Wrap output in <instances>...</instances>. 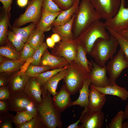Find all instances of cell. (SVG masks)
<instances>
[{
    "label": "cell",
    "instance_id": "cell-11",
    "mask_svg": "<svg viewBox=\"0 0 128 128\" xmlns=\"http://www.w3.org/2000/svg\"><path fill=\"white\" fill-rule=\"evenodd\" d=\"M125 0H121L120 5L116 15L104 23L106 27L117 32L128 29V6L125 7Z\"/></svg>",
    "mask_w": 128,
    "mask_h": 128
},
{
    "label": "cell",
    "instance_id": "cell-15",
    "mask_svg": "<svg viewBox=\"0 0 128 128\" xmlns=\"http://www.w3.org/2000/svg\"><path fill=\"white\" fill-rule=\"evenodd\" d=\"M71 95L64 84L61 87L59 91L52 98L55 107L60 112L64 111L68 107L72 106Z\"/></svg>",
    "mask_w": 128,
    "mask_h": 128
},
{
    "label": "cell",
    "instance_id": "cell-17",
    "mask_svg": "<svg viewBox=\"0 0 128 128\" xmlns=\"http://www.w3.org/2000/svg\"><path fill=\"white\" fill-rule=\"evenodd\" d=\"M23 91L37 104L41 102V87L34 77H30Z\"/></svg>",
    "mask_w": 128,
    "mask_h": 128
},
{
    "label": "cell",
    "instance_id": "cell-48",
    "mask_svg": "<svg viewBox=\"0 0 128 128\" xmlns=\"http://www.w3.org/2000/svg\"><path fill=\"white\" fill-rule=\"evenodd\" d=\"M50 37L55 43H58L61 40L60 36L57 33H53L51 35Z\"/></svg>",
    "mask_w": 128,
    "mask_h": 128
},
{
    "label": "cell",
    "instance_id": "cell-30",
    "mask_svg": "<svg viewBox=\"0 0 128 128\" xmlns=\"http://www.w3.org/2000/svg\"><path fill=\"white\" fill-rule=\"evenodd\" d=\"M10 15L5 12L0 20V43L2 44L5 42L7 38L8 27L10 25L9 23Z\"/></svg>",
    "mask_w": 128,
    "mask_h": 128
},
{
    "label": "cell",
    "instance_id": "cell-23",
    "mask_svg": "<svg viewBox=\"0 0 128 128\" xmlns=\"http://www.w3.org/2000/svg\"><path fill=\"white\" fill-rule=\"evenodd\" d=\"M75 15V14H74L71 19L66 23L60 25L53 27L52 29L53 33L59 35L61 40H73L72 28Z\"/></svg>",
    "mask_w": 128,
    "mask_h": 128
},
{
    "label": "cell",
    "instance_id": "cell-10",
    "mask_svg": "<svg viewBox=\"0 0 128 128\" xmlns=\"http://www.w3.org/2000/svg\"><path fill=\"white\" fill-rule=\"evenodd\" d=\"M77 43L75 40H61L57 43L51 50L54 56L63 57L70 63L75 59Z\"/></svg>",
    "mask_w": 128,
    "mask_h": 128
},
{
    "label": "cell",
    "instance_id": "cell-20",
    "mask_svg": "<svg viewBox=\"0 0 128 128\" xmlns=\"http://www.w3.org/2000/svg\"><path fill=\"white\" fill-rule=\"evenodd\" d=\"M69 64L65 69L51 77L42 86L44 89L50 93L53 97L55 96L58 93L56 91V90L59 82L63 79L67 74Z\"/></svg>",
    "mask_w": 128,
    "mask_h": 128
},
{
    "label": "cell",
    "instance_id": "cell-13",
    "mask_svg": "<svg viewBox=\"0 0 128 128\" xmlns=\"http://www.w3.org/2000/svg\"><path fill=\"white\" fill-rule=\"evenodd\" d=\"M92 66L88 73L91 83L95 86L104 87L110 85L109 78L107 77L106 67H102L91 60Z\"/></svg>",
    "mask_w": 128,
    "mask_h": 128
},
{
    "label": "cell",
    "instance_id": "cell-53",
    "mask_svg": "<svg viewBox=\"0 0 128 128\" xmlns=\"http://www.w3.org/2000/svg\"><path fill=\"white\" fill-rule=\"evenodd\" d=\"M117 32L120 35L128 38V29Z\"/></svg>",
    "mask_w": 128,
    "mask_h": 128
},
{
    "label": "cell",
    "instance_id": "cell-25",
    "mask_svg": "<svg viewBox=\"0 0 128 128\" xmlns=\"http://www.w3.org/2000/svg\"><path fill=\"white\" fill-rule=\"evenodd\" d=\"M77 43V55L74 61L81 65L89 73L92 64L91 62L88 61L87 57L86 55L87 54V50L81 43L79 42Z\"/></svg>",
    "mask_w": 128,
    "mask_h": 128
},
{
    "label": "cell",
    "instance_id": "cell-21",
    "mask_svg": "<svg viewBox=\"0 0 128 128\" xmlns=\"http://www.w3.org/2000/svg\"><path fill=\"white\" fill-rule=\"evenodd\" d=\"M80 1V0H74L73 4L71 7L64 10L60 14L53 22V27L62 25L69 22L73 15L77 12Z\"/></svg>",
    "mask_w": 128,
    "mask_h": 128
},
{
    "label": "cell",
    "instance_id": "cell-5",
    "mask_svg": "<svg viewBox=\"0 0 128 128\" xmlns=\"http://www.w3.org/2000/svg\"><path fill=\"white\" fill-rule=\"evenodd\" d=\"M104 23L99 20L93 22L75 40L81 43L86 48L87 53L91 51L96 41L99 38L109 39L110 38L106 31Z\"/></svg>",
    "mask_w": 128,
    "mask_h": 128
},
{
    "label": "cell",
    "instance_id": "cell-28",
    "mask_svg": "<svg viewBox=\"0 0 128 128\" xmlns=\"http://www.w3.org/2000/svg\"><path fill=\"white\" fill-rule=\"evenodd\" d=\"M37 26L36 24L32 23L28 25L23 27H17L10 25L9 27L11 30L25 43L30 34Z\"/></svg>",
    "mask_w": 128,
    "mask_h": 128
},
{
    "label": "cell",
    "instance_id": "cell-45",
    "mask_svg": "<svg viewBox=\"0 0 128 128\" xmlns=\"http://www.w3.org/2000/svg\"><path fill=\"white\" fill-rule=\"evenodd\" d=\"M8 100H0V113L6 112L9 110Z\"/></svg>",
    "mask_w": 128,
    "mask_h": 128
},
{
    "label": "cell",
    "instance_id": "cell-37",
    "mask_svg": "<svg viewBox=\"0 0 128 128\" xmlns=\"http://www.w3.org/2000/svg\"><path fill=\"white\" fill-rule=\"evenodd\" d=\"M7 38L12 43L16 50L19 53L20 52L25 45V43L11 30L8 31Z\"/></svg>",
    "mask_w": 128,
    "mask_h": 128
},
{
    "label": "cell",
    "instance_id": "cell-42",
    "mask_svg": "<svg viewBox=\"0 0 128 128\" xmlns=\"http://www.w3.org/2000/svg\"><path fill=\"white\" fill-rule=\"evenodd\" d=\"M61 10H66L71 7L74 0H52Z\"/></svg>",
    "mask_w": 128,
    "mask_h": 128
},
{
    "label": "cell",
    "instance_id": "cell-46",
    "mask_svg": "<svg viewBox=\"0 0 128 128\" xmlns=\"http://www.w3.org/2000/svg\"><path fill=\"white\" fill-rule=\"evenodd\" d=\"M33 59L32 57L28 58L26 60L20 68V70L18 73H19L22 72L25 73V72L29 65L33 61Z\"/></svg>",
    "mask_w": 128,
    "mask_h": 128
},
{
    "label": "cell",
    "instance_id": "cell-14",
    "mask_svg": "<svg viewBox=\"0 0 128 128\" xmlns=\"http://www.w3.org/2000/svg\"><path fill=\"white\" fill-rule=\"evenodd\" d=\"M88 110L102 111L107 100L106 95L96 89L91 83L90 85Z\"/></svg>",
    "mask_w": 128,
    "mask_h": 128
},
{
    "label": "cell",
    "instance_id": "cell-41",
    "mask_svg": "<svg viewBox=\"0 0 128 128\" xmlns=\"http://www.w3.org/2000/svg\"><path fill=\"white\" fill-rule=\"evenodd\" d=\"M35 51L34 49L26 42L20 53L22 58L27 59L29 58L32 57Z\"/></svg>",
    "mask_w": 128,
    "mask_h": 128
},
{
    "label": "cell",
    "instance_id": "cell-12",
    "mask_svg": "<svg viewBox=\"0 0 128 128\" xmlns=\"http://www.w3.org/2000/svg\"><path fill=\"white\" fill-rule=\"evenodd\" d=\"M80 117V128H101L105 118V114L102 111L82 112Z\"/></svg>",
    "mask_w": 128,
    "mask_h": 128
},
{
    "label": "cell",
    "instance_id": "cell-44",
    "mask_svg": "<svg viewBox=\"0 0 128 128\" xmlns=\"http://www.w3.org/2000/svg\"><path fill=\"white\" fill-rule=\"evenodd\" d=\"M13 0H0L3 5V8L5 12L10 16V11Z\"/></svg>",
    "mask_w": 128,
    "mask_h": 128
},
{
    "label": "cell",
    "instance_id": "cell-36",
    "mask_svg": "<svg viewBox=\"0 0 128 128\" xmlns=\"http://www.w3.org/2000/svg\"><path fill=\"white\" fill-rule=\"evenodd\" d=\"M14 116L7 112L0 113V128H13Z\"/></svg>",
    "mask_w": 128,
    "mask_h": 128
},
{
    "label": "cell",
    "instance_id": "cell-34",
    "mask_svg": "<svg viewBox=\"0 0 128 128\" xmlns=\"http://www.w3.org/2000/svg\"><path fill=\"white\" fill-rule=\"evenodd\" d=\"M16 128H45L38 113L28 121L15 127Z\"/></svg>",
    "mask_w": 128,
    "mask_h": 128
},
{
    "label": "cell",
    "instance_id": "cell-35",
    "mask_svg": "<svg viewBox=\"0 0 128 128\" xmlns=\"http://www.w3.org/2000/svg\"><path fill=\"white\" fill-rule=\"evenodd\" d=\"M52 69L51 68L47 66L35 65H30L26 70L25 73L30 77H34L37 75Z\"/></svg>",
    "mask_w": 128,
    "mask_h": 128
},
{
    "label": "cell",
    "instance_id": "cell-31",
    "mask_svg": "<svg viewBox=\"0 0 128 128\" xmlns=\"http://www.w3.org/2000/svg\"><path fill=\"white\" fill-rule=\"evenodd\" d=\"M110 35L115 37L117 40L120 49L124 55L128 59V38L120 35L117 32L109 27H106Z\"/></svg>",
    "mask_w": 128,
    "mask_h": 128
},
{
    "label": "cell",
    "instance_id": "cell-18",
    "mask_svg": "<svg viewBox=\"0 0 128 128\" xmlns=\"http://www.w3.org/2000/svg\"><path fill=\"white\" fill-rule=\"evenodd\" d=\"M30 77L25 73H17L12 77L7 86L10 95L17 92L23 91Z\"/></svg>",
    "mask_w": 128,
    "mask_h": 128
},
{
    "label": "cell",
    "instance_id": "cell-47",
    "mask_svg": "<svg viewBox=\"0 0 128 128\" xmlns=\"http://www.w3.org/2000/svg\"><path fill=\"white\" fill-rule=\"evenodd\" d=\"M46 42L48 46L51 49L53 48L55 45V43L50 37H48L46 38Z\"/></svg>",
    "mask_w": 128,
    "mask_h": 128
},
{
    "label": "cell",
    "instance_id": "cell-54",
    "mask_svg": "<svg viewBox=\"0 0 128 128\" xmlns=\"http://www.w3.org/2000/svg\"><path fill=\"white\" fill-rule=\"evenodd\" d=\"M122 128H128V122H124L122 123Z\"/></svg>",
    "mask_w": 128,
    "mask_h": 128
},
{
    "label": "cell",
    "instance_id": "cell-24",
    "mask_svg": "<svg viewBox=\"0 0 128 128\" xmlns=\"http://www.w3.org/2000/svg\"><path fill=\"white\" fill-rule=\"evenodd\" d=\"M62 12L50 13L42 11L41 18L36 27L44 32L50 31L53 27V22Z\"/></svg>",
    "mask_w": 128,
    "mask_h": 128
},
{
    "label": "cell",
    "instance_id": "cell-29",
    "mask_svg": "<svg viewBox=\"0 0 128 128\" xmlns=\"http://www.w3.org/2000/svg\"><path fill=\"white\" fill-rule=\"evenodd\" d=\"M16 112V114L14 116V123L15 127L29 121L38 113V112L28 110L18 111Z\"/></svg>",
    "mask_w": 128,
    "mask_h": 128
},
{
    "label": "cell",
    "instance_id": "cell-9",
    "mask_svg": "<svg viewBox=\"0 0 128 128\" xmlns=\"http://www.w3.org/2000/svg\"><path fill=\"white\" fill-rule=\"evenodd\" d=\"M96 10L106 20L111 18L119 9L120 0H90Z\"/></svg>",
    "mask_w": 128,
    "mask_h": 128
},
{
    "label": "cell",
    "instance_id": "cell-51",
    "mask_svg": "<svg viewBox=\"0 0 128 128\" xmlns=\"http://www.w3.org/2000/svg\"><path fill=\"white\" fill-rule=\"evenodd\" d=\"M7 80L3 77H0V87L6 86V84Z\"/></svg>",
    "mask_w": 128,
    "mask_h": 128
},
{
    "label": "cell",
    "instance_id": "cell-19",
    "mask_svg": "<svg viewBox=\"0 0 128 128\" xmlns=\"http://www.w3.org/2000/svg\"><path fill=\"white\" fill-rule=\"evenodd\" d=\"M94 86L96 89L105 95L116 96L123 101L126 100L128 98V91L126 88L119 86L116 83L102 87Z\"/></svg>",
    "mask_w": 128,
    "mask_h": 128
},
{
    "label": "cell",
    "instance_id": "cell-6",
    "mask_svg": "<svg viewBox=\"0 0 128 128\" xmlns=\"http://www.w3.org/2000/svg\"><path fill=\"white\" fill-rule=\"evenodd\" d=\"M44 0H30L24 13L14 21L13 26L20 27L32 22L37 24L42 15V8Z\"/></svg>",
    "mask_w": 128,
    "mask_h": 128
},
{
    "label": "cell",
    "instance_id": "cell-16",
    "mask_svg": "<svg viewBox=\"0 0 128 128\" xmlns=\"http://www.w3.org/2000/svg\"><path fill=\"white\" fill-rule=\"evenodd\" d=\"M70 63L64 57L56 56L50 54L46 49L42 56L40 64L42 66H50L52 69H54L63 68Z\"/></svg>",
    "mask_w": 128,
    "mask_h": 128
},
{
    "label": "cell",
    "instance_id": "cell-2",
    "mask_svg": "<svg viewBox=\"0 0 128 128\" xmlns=\"http://www.w3.org/2000/svg\"><path fill=\"white\" fill-rule=\"evenodd\" d=\"M42 101L37 104L38 113L45 128H61L63 123L60 113L54 104L51 94L41 87Z\"/></svg>",
    "mask_w": 128,
    "mask_h": 128
},
{
    "label": "cell",
    "instance_id": "cell-52",
    "mask_svg": "<svg viewBox=\"0 0 128 128\" xmlns=\"http://www.w3.org/2000/svg\"><path fill=\"white\" fill-rule=\"evenodd\" d=\"M124 112L123 121L126 119H128V103L125 107Z\"/></svg>",
    "mask_w": 128,
    "mask_h": 128
},
{
    "label": "cell",
    "instance_id": "cell-43",
    "mask_svg": "<svg viewBox=\"0 0 128 128\" xmlns=\"http://www.w3.org/2000/svg\"><path fill=\"white\" fill-rule=\"evenodd\" d=\"M10 95L7 86L0 87V100H8Z\"/></svg>",
    "mask_w": 128,
    "mask_h": 128
},
{
    "label": "cell",
    "instance_id": "cell-49",
    "mask_svg": "<svg viewBox=\"0 0 128 128\" xmlns=\"http://www.w3.org/2000/svg\"><path fill=\"white\" fill-rule=\"evenodd\" d=\"M17 4L20 7H24L28 4V0H17Z\"/></svg>",
    "mask_w": 128,
    "mask_h": 128
},
{
    "label": "cell",
    "instance_id": "cell-55",
    "mask_svg": "<svg viewBox=\"0 0 128 128\" xmlns=\"http://www.w3.org/2000/svg\"><path fill=\"white\" fill-rule=\"evenodd\" d=\"M4 56L1 55L0 57V62L1 63L3 62L5 58Z\"/></svg>",
    "mask_w": 128,
    "mask_h": 128
},
{
    "label": "cell",
    "instance_id": "cell-8",
    "mask_svg": "<svg viewBox=\"0 0 128 128\" xmlns=\"http://www.w3.org/2000/svg\"><path fill=\"white\" fill-rule=\"evenodd\" d=\"M109 76L110 85L115 83V81L125 69L128 68V59L120 49L117 54L106 66Z\"/></svg>",
    "mask_w": 128,
    "mask_h": 128
},
{
    "label": "cell",
    "instance_id": "cell-4",
    "mask_svg": "<svg viewBox=\"0 0 128 128\" xmlns=\"http://www.w3.org/2000/svg\"><path fill=\"white\" fill-rule=\"evenodd\" d=\"M89 79L84 68L74 61L69 64L67 74L63 79L65 85L71 95H75L83 86L85 81Z\"/></svg>",
    "mask_w": 128,
    "mask_h": 128
},
{
    "label": "cell",
    "instance_id": "cell-40",
    "mask_svg": "<svg viewBox=\"0 0 128 128\" xmlns=\"http://www.w3.org/2000/svg\"><path fill=\"white\" fill-rule=\"evenodd\" d=\"M124 112L121 110L119 111L116 116L111 120L109 124L108 128H122L123 121Z\"/></svg>",
    "mask_w": 128,
    "mask_h": 128
},
{
    "label": "cell",
    "instance_id": "cell-7",
    "mask_svg": "<svg viewBox=\"0 0 128 128\" xmlns=\"http://www.w3.org/2000/svg\"><path fill=\"white\" fill-rule=\"evenodd\" d=\"M8 100L10 111L16 112L28 110L38 112L37 104L23 91L11 94Z\"/></svg>",
    "mask_w": 128,
    "mask_h": 128
},
{
    "label": "cell",
    "instance_id": "cell-3",
    "mask_svg": "<svg viewBox=\"0 0 128 128\" xmlns=\"http://www.w3.org/2000/svg\"><path fill=\"white\" fill-rule=\"evenodd\" d=\"M109 39L99 38L94 43L89 54L95 62L101 67H106L105 64L109 59H112L119 45L116 39L110 35Z\"/></svg>",
    "mask_w": 128,
    "mask_h": 128
},
{
    "label": "cell",
    "instance_id": "cell-33",
    "mask_svg": "<svg viewBox=\"0 0 128 128\" xmlns=\"http://www.w3.org/2000/svg\"><path fill=\"white\" fill-rule=\"evenodd\" d=\"M60 69H52L37 75L34 77L40 86H43L50 79L66 66Z\"/></svg>",
    "mask_w": 128,
    "mask_h": 128
},
{
    "label": "cell",
    "instance_id": "cell-26",
    "mask_svg": "<svg viewBox=\"0 0 128 128\" xmlns=\"http://www.w3.org/2000/svg\"><path fill=\"white\" fill-rule=\"evenodd\" d=\"M22 58L17 60H5L0 63V72L9 73L21 68L26 60Z\"/></svg>",
    "mask_w": 128,
    "mask_h": 128
},
{
    "label": "cell",
    "instance_id": "cell-27",
    "mask_svg": "<svg viewBox=\"0 0 128 128\" xmlns=\"http://www.w3.org/2000/svg\"><path fill=\"white\" fill-rule=\"evenodd\" d=\"M44 33L36 27L30 34L26 42L36 50L44 42Z\"/></svg>",
    "mask_w": 128,
    "mask_h": 128
},
{
    "label": "cell",
    "instance_id": "cell-22",
    "mask_svg": "<svg viewBox=\"0 0 128 128\" xmlns=\"http://www.w3.org/2000/svg\"><path fill=\"white\" fill-rule=\"evenodd\" d=\"M91 83L89 79L85 81L83 86L79 90V95L78 98L72 103V106L78 105L81 107H84V109L83 111L85 112L88 110L89 87Z\"/></svg>",
    "mask_w": 128,
    "mask_h": 128
},
{
    "label": "cell",
    "instance_id": "cell-39",
    "mask_svg": "<svg viewBox=\"0 0 128 128\" xmlns=\"http://www.w3.org/2000/svg\"><path fill=\"white\" fill-rule=\"evenodd\" d=\"M47 47L46 42H44L35 50L32 57L33 61L31 64L35 65H38L40 64L43 55Z\"/></svg>",
    "mask_w": 128,
    "mask_h": 128
},
{
    "label": "cell",
    "instance_id": "cell-32",
    "mask_svg": "<svg viewBox=\"0 0 128 128\" xmlns=\"http://www.w3.org/2000/svg\"><path fill=\"white\" fill-rule=\"evenodd\" d=\"M0 54L8 59L13 60H17L22 58L20 53L10 45L1 47Z\"/></svg>",
    "mask_w": 128,
    "mask_h": 128
},
{
    "label": "cell",
    "instance_id": "cell-38",
    "mask_svg": "<svg viewBox=\"0 0 128 128\" xmlns=\"http://www.w3.org/2000/svg\"><path fill=\"white\" fill-rule=\"evenodd\" d=\"M63 10L61 9L52 0H44L42 11L50 13H55Z\"/></svg>",
    "mask_w": 128,
    "mask_h": 128
},
{
    "label": "cell",
    "instance_id": "cell-1",
    "mask_svg": "<svg viewBox=\"0 0 128 128\" xmlns=\"http://www.w3.org/2000/svg\"><path fill=\"white\" fill-rule=\"evenodd\" d=\"M75 14L72 28L73 40L77 39L93 22L102 18L90 0H81Z\"/></svg>",
    "mask_w": 128,
    "mask_h": 128
},
{
    "label": "cell",
    "instance_id": "cell-50",
    "mask_svg": "<svg viewBox=\"0 0 128 128\" xmlns=\"http://www.w3.org/2000/svg\"><path fill=\"white\" fill-rule=\"evenodd\" d=\"M81 117H80L79 119L75 123L69 125L67 128H80L79 125H78L79 123L80 122Z\"/></svg>",
    "mask_w": 128,
    "mask_h": 128
}]
</instances>
